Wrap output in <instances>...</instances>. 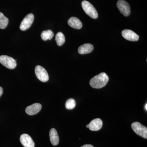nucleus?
Instances as JSON below:
<instances>
[{"label":"nucleus","instance_id":"nucleus-18","mask_svg":"<svg viewBox=\"0 0 147 147\" xmlns=\"http://www.w3.org/2000/svg\"><path fill=\"white\" fill-rule=\"evenodd\" d=\"M76 105V103L75 100L73 98H69L66 102L65 107L68 110H72L75 108Z\"/></svg>","mask_w":147,"mask_h":147},{"label":"nucleus","instance_id":"nucleus-14","mask_svg":"<svg viewBox=\"0 0 147 147\" xmlns=\"http://www.w3.org/2000/svg\"><path fill=\"white\" fill-rule=\"evenodd\" d=\"M50 138L51 143L53 146H57L59 142L57 131L55 128H52L50 131Z\"/></svg>","mask_w":147,"mask_h":147},{"label":"nucleus","instance_id":"nucleus-16","mask_svg":"<svg viewBox=\"0 0 147 147\" xmlns=\"http://www.w3.org/2000/svg\"><path fill=\"white\" fill-rule=\"evenodd\" d=\"M54 36L53 32L51 30H47L42 32L41 34V38L42 40L46 41L47 40H51Z\"/></svg>","mask_w":147,"mask_h":147},{"label":"nucleus","instance_id":"nucleus-8","mask_svg":"<svg viewBox=\"0 0 147 147\" xmlns=\"http://www.w3.org/2000/svg\"><path fill=\"white\" fill-rule=\"evenodd\" d=\"M124 38L129 41H137L139 40V36L130 30H124L122 32Z\"/></svg>","mask_w":147,"mask_h":147},{"label":"nucleus","instance_id":"nucleus-20","mask_svg":"<svg viewBox=\"0 0 147 147\" xmlns=\"http://www.w3.org/2000/svg\"><path fill=\"white\" fill-rule=\"evenodd\" d=\"M3 89L2 87H0V97L3 94Z\"/></svg>","mask_w":147,"mask_h":147},{"label":"nucleus","instance_id":"nucleus-13","mask_svg":"<svg viewBox=\"0 0 147 147\" xmlns=\"http://www.w3.org/2000/svg\"><path fill=\"white\" fill-rule=\"evenodd\" d=\"M93 50V45L90 43H87L80 46L78 49V52L81 55H84L91 53Z\"/></svg>","mask_w":147,"mask_h":147},{"label":"nucleus","instance_id":"nucleus-5","mask_svg":"<svg viewBox=\"0 0 147 147\" xmlns=\"http://www.w3.org/2000/svg\"><path fill=\"white\" fill-rule=\"evenodd\" d=\"M35 72L38 79L40 81L46 82L49 80V75L45 68L40 65H37L35 69Z\"/></svg>","mask_w":147,"mask_h":147},{"label":"nucleus","instance_id":"nucleus-6","mask_svg":"<svg viewBox=\"0 0 147 147\" xmlns=\"http://www.w3.org/2000/svg\"><path fill=\"white\" fill-rule=\"evenodd\" d=\"M117 7L121 13L125 16H128L130 14V7L126 1L119 0L117 4Z\"/></svg>","mask_w":147,"mask_h":147},{"label":"nucleus","instance_id":"nucleus-2","mask_svg":"<svg viewBox=\"0 0 147 147\" xmlns=\"http://www.w3.org/2000/svg\"><path fill=\"white\" fill-rule=\"evenodd\" d=\"M82 8L88 16L91 18L96 19L98 17L97 11L93 5L86 1H84L82 3Z\"/></svg>","mask_w":147,"mask_h":147},{"label":"nucleus","instance_id":"nucleus-19","mask_svg":"<svg viewBox=\"0 0 147 147\" xmlns=\"http://www.w3.org/2000/svg\"><path fill=\"white\" fill-rule=\"evenodd\" d=\"M81 147H94L92 145L90 144H86L84 145V146H82Z\"/></svg>","mask_w":147,"mask_h":147},{"label":"nucleus","instance_id":"nucleus-21","mask_svg":"<svg viewBox=\"0 0 147 147\" xmlns=\"http://www.w3.org/2000/svg\"><path fill=\"white\" fill-rule=\"evenodd\" d=\"M145 109H146V110H147V104H146V105H145Z\"/></svg>","mask_w":147,"mask_h":147},{"label":"nucleus","instance_id":"nucleus-3","mask_svg":"<svg viewBox=\"0 0 147 147\" xmlns=\"http://www.w3.org/2000/svg\"><path fill=\"white\" fill-rule=\"evenodd\" d=\"M131 128L136 134L144 139H147V128L142 124L135 122L131 124Z\"/></svg>","mask_w":147,"mask_h":147},{"label":"nucleus","instance_id":"nucleus-10","mask_svg":"<svg viewBox=\"0 0 147 147\" xmlns=\"http://www.w3.org/2000/svg\"><path fill=\"white\" fill-rule=\"evenodd\" d=\"M20 140L22 144L25 147H34V142L28 134H22L20 137Z\"/></svg>","mask_w":147,"mask_h":147},{"label":"nucleus","instance_id":"nucleus-11","mask_svg":"<svg viewBox=\"0 0 147 147\" xmlns=\"http://www.w3.org/2000/svg\"><path fill=\"white\" fill-rule=\"evenodd\" d=\"M42 108V105L40 103H34L28 106L26 108V112L27 114L30 115H33L39 113Z\"/></svg>","mask_w":147,"mask_h":147},{"label":"nucleus","instance_id":"nucleus-9","mask_svg":"<svg viewBox=\"0 0 147 147\" xmlns=\"http://www.w3.org/2000/svg\"><path fill=\"white\" fill-rule=\"evenodd\" d=\"M102 121L100 119L97 118L92 121L89 124L87 125L86 127L92 131H98L102 128Z\"/></svg>","mask_w":147,"mask_h":147},{"label":"nucleus","instance_id":"nucleus-4","mask_svg":"<svg viewBox=\"0 0 147 147\" xmlns=\"http://www.w3.org/2000/svg\"><path fill=\"white\" fill-rule=\"evenodd\" d=\"M0 63L7 68L10 69L15 68L17 65L16 60L6 55L0 56Z\"/></svg>","mask_w":147,"mask_h":147},{"label":"nucleus","instance_id":"nucleus-17","mask_svg":"<svg viewBox=\"0 0 147 147\" xmlns=\"http://www.w3.org/2000/svg\"><path fill=\"white\" fill-rule=\"evenodd\" d=\"M8 18L4 16L2 12H0V28H5L8 25Z\"/></svg>","mask_w":147,"mask_h":147},{"label":"nucleus","instance_id":"nucleus-1","mask_svg":"<svg viewBox=\"0 0 147 147\" xmlns=\"http://www.w3.org/2000/svg\"><path fill=\"white\" fill-rule=\"evenodd\" d=\"M109 77L105 72H102L91 79L90 84L94 88L100 89L106 86L109 81Z\"/></svg>","mask_w":147,"mask_h":147},{"label":"nucleus","instance_id":"nucleus-15","mask_svg":"<svg viewBox=\"0 0 147 147\" xmlns=\"http://www.w3.org/2000/svg\"><path fill=\"white\" fill-rule=\"evenodd\" d=\"M55 40L58 46H61L65 42V39L64 35L61 32H59L56 34Z\"/></svg>","mask_w":147,"mask_h":147},{"label":"nucleus","instance_id":"nucleus-7","mask_svg":"<svg viewBox=\"0 0 147 147\" xmlns=\"http://www.w3.org/2000/svg\"><path fill=\"white\" fill-rule=\"evenodd\" d=\"M34 15L32 13H29L26 15L20 24V28L21 30H26L31 26L34 21Z\"/></svg>","mask_w":147,"mask_h":147},{"label":"nucleus","instance_id":"nucleus-12","mask_svg":"<svg viewBox=\"0 0 147 147\" xmlns=\"http://www.w3.org/2000/svg\"><path fill=\"white\" fill-rule=\"evenodd\" d=\"M68 24L69 26L76 29L82 28V23L79 18L75 17H71L68 21Z\"/></svg>","mask_w":147,"mask_h":147}]
</instances>
